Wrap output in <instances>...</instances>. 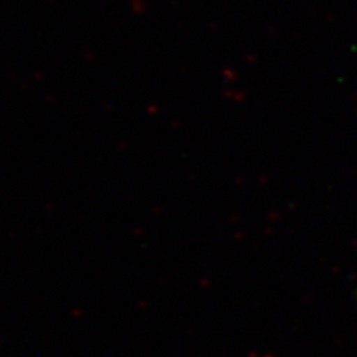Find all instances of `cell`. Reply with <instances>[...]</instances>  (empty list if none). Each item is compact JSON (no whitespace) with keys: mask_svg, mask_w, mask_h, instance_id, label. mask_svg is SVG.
I'll use <instances>...</instances> for the list:
<instances>
[]
</instances>
